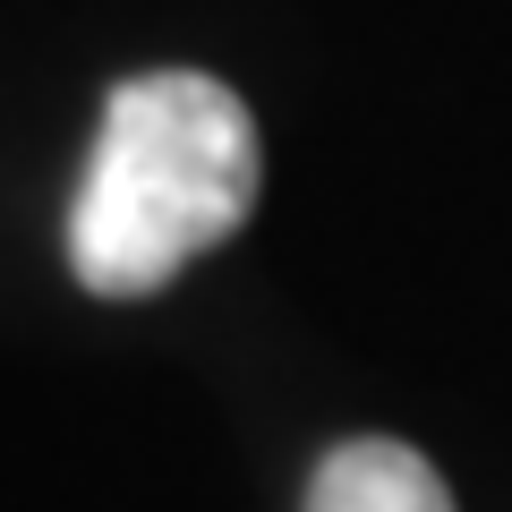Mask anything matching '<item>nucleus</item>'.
<instances>
[{
	"mask_svg": "<svg viewBox=\"0 0 512 512\" xmlns=\"http://www.w3.org/2000/svg\"><path fill=\"white\" fill-rule=\"evenodd\" d=\"M308 512H461V504L427 453H410L393 436H350L316 461Z\"/></svg>",
	"mask_w": 512,
	"mask_h": 512,
	"instance_id": "f03ea898",
	"label": "nucleus"
},
{
	"mask_svg": "<svg viewBox=\"0 0 512 512\" xmlns=\"http://www.w3.org/2000/svg\"><path fill=\"white\" fill-rule=\"evenodd\" d=\"M256 120L205 69H146L111 86L86 180L69 205V274L94 299H146L188 256L222 248L256 214Z\"/></svg>",
	"mask_w": 512,
	"mask_h": 512,
	"instance_id": "f257e3e1",
	"label": "nucleus"
}]
</instances>
